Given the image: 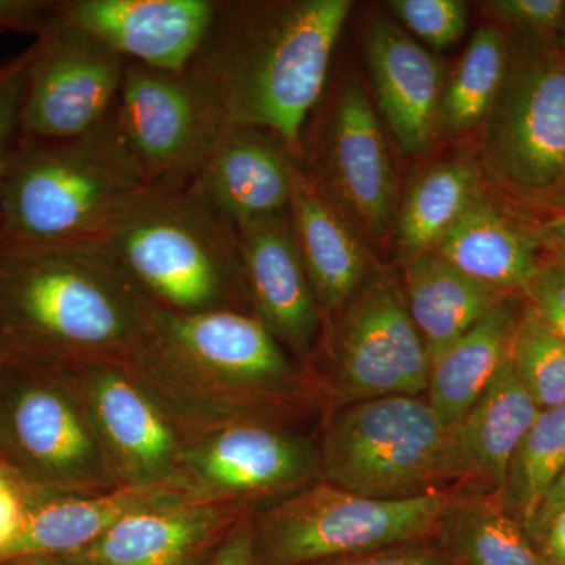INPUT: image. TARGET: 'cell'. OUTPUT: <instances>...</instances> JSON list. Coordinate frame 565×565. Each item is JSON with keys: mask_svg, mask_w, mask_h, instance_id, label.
<instances>
[{"mask_svg": "<svg viewBox=\"0 0 565 565\" xmlns=\"http://www.w3.org/2000/svg\"><path fill=\"white\" fill-rule=\"evenodd\" d=\"M373 243L394 237L399 188L384 125L356 79L334 93L311 132H303L297 163Z\"/></svg>", "mask_w": 565, "mask_h": 565, "instance_id": "8fae6325", "label": "cell"}, {"mask_svg": "<svg viewBox=\"0 0 565 565\" xmlns=\"http://www.w3.org/2000/svg\"><path fill=\"white\" fill-rule=\"evenodd\" d=\"M117 487H180L185 433L121 363L71 364Z\"/></svg>", "mask_w": 565, "mask_h": 565, "instance_id": "9a60e30c", "label": "cell"}, {"mask_svg": "<svg viewBox=\"0 0 565 565\" xmlns=\"http://www.w3.org/2000/svg\"><path fill=\"white\" fill-rule=\"evenodd\" d=\"M296 167L273 134L230 126L184 189L200 206L237 230L288 210Z\"/></svg>", "mask_w": 565, "mask_h": 565, "instance_id": "ac0fdd59", "label": "cell"}, {"mask_svg": "<svg viewBox=\"0 0 565 565\" xmlns=\"http://www.w3.org/2000/svg\"><path fill=\"white\" fill-rule=\"evenodd\" d=\"M184 501L193 500L173 484L117 487L95 494L40 493L29 505L20 533L0 552V561L71 555L128 516Z\"/></svg>", "mask_w": 565, "mask_h": 565, "instance_id": "44dd1931", "label": "cell"}, {"mask_svg": "<svg viewBox=\"0 0 565 565\" xmlns=\"http://www.w3.org/2000/svg\"><path fill=\"white\" fill-rule=\"evenodd\" d=\"M103 239L156 307L181 315L250 313L236 230L184 188L147 185Z\"/></svg>", "mask_w": 565, "mask_h": 565, "instance_id": "5b68a950", "label": "cell"}, {"mask_svg": "<svg viewBox=\"0 0 565 565\" xmlns=\"http://www.w3.org/2000/svg\"><path fill=\"white\" fill-rule=\"evenodd\" d=\"M57 2L52 0H0V36L7 33H32L39 36L46 28Z\"/></svg>", "mask_w": 565, "mask_h": 565, "instance_id": "74e56055", "label": "cell"}, {"mask_svg": "<svg viewBox=\"0 0 565 565\" xmlns=\"http://www.w3.org/2000/svg\"><path fill=\"white\" fill-rule=\"evenodd\" d=\"M253 511L255 509H247L241 514L203 565H258Z\"/></svg>", "mask_w": 565, "mask_h": 565, "instance_id": "f35d334b", "label": "cell"}, {"mask_svg": "<svg viewBox=\"0 0 565 565\" xmlns=\"http://www.w3.org/2000/svg\"><path fill=\"white\" fill-rule=\"evenodd\" d=\"M451 433L426 396H385L333 408L316 441L321 481L379 500L455 489Z\"/></svg>", "mask_w": 565, "mask_h": 565, "instance_id": "52a82bcc", "label": "cell"}, {"mask_svg": "<svg viewBox=\"0 0 565 565\" xmlns=\"http://www.w3.org/2000/svg\"><path fill=\"white\" fill-rule=\"evenodd\" d=\"M484 10L511 31L556 35L565 29L564 0H492Z\"/></svg>", "mask_w": 565, "mask_h": 565, "instance_id": "836d02e7", "label": "cell"}, {"mask_svg": "<svg viewBox=\"0 0 565 565\" xmlns=\"http://www.w3.org/2000/svg\"><path fill=\"white\" fill-rule=\"evenodd\" d=\"M537 236L544 259L565 266V212L537 223Z\"/></svg>", "mask_w": 565, "mask_h": 565, "instance_id": "60d3db41", "label": "cell"}, {"mask_svg": "<svg viewBox=\"0 0 565 565\" xmlns=\"http://www.w3.org/2000/svg\"><path fill=\"white\" fill-rule=\"evenodd\" d=\"M565 508V470L561 473L559 478L556 479L555 484L550 487L548 492L542 498L541 504H539L537 511L531 520L530 525L526 527V533L530 537H533L535 531L539 527L545 525L556 512Z\"/></svg>", "mask_w": 565, "mask_h": 565, "instance_id": "b9f144b4", "label": "cell"}, {"mask_svg": "<svg viewBox=\"0 0 565 565\" xmlns=\"http://www.w3.org/2000/svg\"><path fill=\"white\" fill-rule=\"evenodd\" d=\"M508 63L509 33L498 24L481 25L445 82L438 139L479 131L503 87Z\"/></svg>", "mask_w": 565, "mask_h": 565, "instance_id": "f1b7e54d", "label": "cell"}, {"mask_svg": "<svg viewBox=\"0 0 565 565\" xmlns=\"http://www.w3.org/2000/svg\"><path fill=\"white\" fill-rule=\"evenodd\" d=\"M121 364L185 435L237 423L297 426L326 403L313 370L245 311L181 315L154 305Z\"/></svg>", "mask_w": 565, "mask_h": 565, "instance_id": "6da1fadb", "label": "cell"}, {"mask_svg": "<svg viewBox=\"0 0 565 565\" xmlns=\"http://www.w3.org/2000/svg\"><path fill=\"white\" fill-rule=\"evenodd\" d=\"M509 359L541 411L565 405V340L553 333L526 303Z\"/></svg>", "mask_w": 565, "mask_h": 565, "instance_id": "4dcf8cb0", "label": "cell"}, {"mask_svg": "<svg viewBox=\"0 0 565 565\" xmlns=\"http://www.w3.org/2000/svg\"><path fill=\"white\" fill-rule=\"evenodd\" d=\"M217 0H62L55 14L126 61L185 71L210 28Z\"/></svg>", "mask_w": 565, "mask_h": 565, "instance_id": "e0dca14e", "label": "cell"}, {"mask_svg": "<svg viewBox=\"0 0 565 565\" xmlns=\"http://www.w3.org/2000/svg\"><path fill=\"white\" fill-rule=\"evenodd\" d=\"M40 490L32 489L0 460V552L20 533L29 505Z\"/></svg>", "mask_w": 565, "mask_h": 565, "instance_id": "8d00e7d4", "label": "cell"}, {"mask_svg": "<svg viewBox=\"0 0 565 565\" xmlns=\"http://www.w3.org/2000/svg\"><path fill=\"white\" fill-rule=\"evenodd\" d=\"M433 541L446 565H546L497 493L456 487Z\"/></svg>", "mask_w": 565, "mask_h": 565, "instance_id": "83f0119b", "label": "cell"}, {"mask_svg": "<svg viewBox=\"0 0 565 565\" xmlns=\"http://www.w3.org/2000/svg\"><path fill=\"white\" fill-rule=\"evenodd\" d=\"M332 318L319 377L330 411L377 397L426 396L429 353L396 275H371Z\"/></svg>", "mask_w": 565, "mask_h": 565, "instance_id": "30bf717a", "label": "cell"}, {"mask_svg": "<svg viewBox=\"0 0 565 565\" xmlns=\"http://www.w3.org/2000/svg\"><path fill=\"white\" fill-rule=\"evenodd\" d=\"M403 264L405 302L430 363L511 292L473 280L435 253Z\"/></svg>", "mask_w": 565, "mask_h": 565, "instance_id": "484cf974", "label": "cell"}, {"mask_svg": "<svg viewBox=\"0 0 565 565\" xmlns=\"http://www.w3.org/2000/svg\"><path fill=\"white\" fill-rule=\"evenodd\" d=\"M236 233L248 310L297 362L311 370L323 316L288 210L245 223Z\"/></svg>", "mask_w": 565, "mask_h": 565, "instance_id": "2e32d148", "label": "cell"}, {"mask_svg": "<svg viewBox=\"0 0 565 565\" xmlns=\"http://www.w3.org/2000/svg\"><path fill=\"white\" fill-rule=\"evenodd\" d=\"M388 9L407 31L437 51L455 46L467 32L468 3L462 0H392Z\"/></svg>", "mask_w": 565, "mask_h": 565, "instance_id": "1f68e13d", "label": "cell"}, {"mask_svg": "<svg viewBox=\"0 0 565 565\" xmlns=\"http://www.w3.org/2000/svg\"><path fill=\"white\" fill-rule=\"evenodd\" d=\"M0 565H70L62 557L47 555H31L10 557V559L0 561Z\"/></svg>", "mask_w": 565, "mask_h": 565, "instance_id": "7bdbcfd3", "label": "cell"}, {"mask_svg": "<svg viewBox=\"0 0 565 565\" xmlns=\"http://www.w3.org/2000/svg\"><path fill=\"white\" fill-rule=\"evenodd\" d=\"M523 297L534 315L565 340V266L544 259Z\"/></svg>", "mask_w": 565, "mask_h": 565, "instance_id": "e575fe53", "label": "cell"}, {"mask_svg": "<svg viewBox=\"0 0 565 565\" xmlns=\"http://www.w3.org/2000/svg\"><path fill=\"white\" fill-rule=\"evenodd\" d=\"M455 489L379 500L318 481L253 511L258 565H300L433 539Z\"/></svg>", "mask_w": 565, "mask_h": 565, "instance_id": "9c48e42d", "label": "cell"}, {"mask_svg": "<svg viewBox=\"0 0 565 565\" xmlns=\"http://www.w3.org/2000/svg\"><path fill=\"white\" fill-rule=\"evenodd\" d=\"M364 52L375 103L397 147L411 156L429 151L438 140L444 65L382 14L367 21Z\"/></svg>", "mask_w": 565, "mask_h": 565, "instance_id": "d6986e66", "label": "cell"}, {"mask_svg": "<svg viewBox=\"0 0 565 565\" xmlns=\"http://www.w3.org/2000/svg\"><path fill=\"white\" fill-rule=\"evenodd\" d=\"M351 0H218L188 71L230 126L263 129L302 156Z\"/></svg>", "mask_w": 565, "mask_h": 565, "instance_id": "7a4b0ae2", "label": "cell"}, {"mask_svg": "<svg viewBox=\"0 0 565 565\" xmlns=\"http://www.w3.org/2000/svg\"><path fill=\"white\" fill-rule=\"evenodd\" d=\"M531 541L537 546L546 565H565V508L539 527Z\"/></svg>", "mask_w": 565, "mask_h": 565, "instance_id": "ab89813d", "label": "cell"}, {"mask_svg": "<svg viewBox=\"0 0 565 565\" xmlns=\"http://www.w3.org/2000/svg\"><path fill=\"white\" fill-rule=\"evenodd\" d=\"M31 50L21 137L62 141L98 128L117 106L128 61L55 10Z\"/></svg>", "mask_w": 565, "mask_h": 565, "instance_id": "5bb4252c", "label": "cell"}, {"mask_svg": "<svg viewBox=\"0 0 565 565\" xmlns=\"http://www.w3.org/2000/svg\"><path fill=\"white\" fill-rule=\"evenodd\" d=\"M247 505L184 501L121 520L70 565H203Z\"/></svg>", "mask_w": 565, "mask_h": 565, "instance_id": "ffe728a7", "label": "cell"}, {"mask_svg": "<svg viewBox=\"0 0 565 565\" xmlns=\"http://www.w3.org/2000/svg\"><path fill=\"white\" fill-rule=\"evenodd\" d=\"M564 470L565 405H557L535 416L516 449L498 498L526 530L542 498Z\"/></svg>", "mask_w": 565, "mask_h": 565, "instance_id": "f546056e", "label": "cell"}, {"mask_svg": "<svg viewBox=\"0 0 565 565\" xmlns=\"http://www.w3.org/2000/svg\"><path fill=\"white\" fill-rule=\"evenodd\" d=\"M541 408L505 360L492 384L452 426L449 482L457 489L498 493L516 449Z\"/></svg>", "mask_w": 565, "mask_h": 565, "instance_id": "7402d4cb", "label": "cell"}, {"mask_svg": "<svg viewBox=\"0 0 565 565\" xmlns=\"http://www.w3.org/2000/svg\"><path fill=\"white\" fill-rule=\"evenodd\" d=\"M115 114L148 185L185 188L230 128L217 99L188 70L129 61Z\"/></svg>", "mask_w": 565, "mask_h": 565, "instance_id": "4fadbf2b", "label": "cell"}, {"mask_svg": "<svg viewBox=\"0 0 565 565\" xmlns=\"http://www.w3.org/2000/svg\"><path fill=\"white\" fill-rule=\"evenodd\" d=\"M487 191L475 152L449 156L426 167L405 192L397 211L394 239L401 263L434 252Z\"/></svg>", "mask_w": 565, "mask_h": 565, "instance_id": "4316f807", "label": "cell"}, {"mask_svg": "<svg viewBox=\"0 0 565 565\" xmlns=\"http://www.w3.org/2000/svg\"><path fill=\"white\" fill-rule=\"evenodd\" d=\"M147 185L115 109L77 139L20 137L0 199V244L102 239Z\"/></svg>", "mask_w": 565, "mask_h": 565, "instance_id": "277c9868", "label": "cell"}, {"mask_svg": "<svg viewBox=\"0 0 565 565\" xmlns=\"http://www.w3.org/2000/svg\"><path fill=\"white\" fill-rule=\"evenodd\" d=\"M433 253L473 280L511 294L525 292L544 263L537 225H527L494 202L490 189Z\"/></svg>", "mask_w": 565, "mask_h": 565, "instance_id": "cb8c5ba5", "label": "cell"}, {"mask_svg": "<svg viewBox=\"0 0 565 565\" xmlns=\"http://www.w3.org/2000/svg\"><path fill=\"white\" fill-rule=\"evenodd\" d=\"M300 565H446V561L433 539H427L375 552L327 557Z\"/></svg>", "mask_w": 565, "mask_h": 565, "instance_id": "d590c367", "label": "cell"}, {"mask_svg": "<svg viewBox=\"0 0 565 565\" xmlns=\"http://www.w3.org/2000/svg\"><path fill=\"white\" fill-rule=\"evenodd\" d=\"M525 303L523 294L505 297L430 363L426 399L448 426L467 415L511 355Z\"/></svg>", "mask_w": 565, "mask_h": 565, "instance_id": "d4e9b609", "label": "cell"}, {"mask_svg": "<svg viewBox=\"0 0 565 565\" xmlns=\"http://www.w3.org/2000/svg\"><path fill=\"white\" fill-rule=\"evenodd\" d=\"M476 161L509 202L565 212V41L509 33L503 87L479 128Z\"/></svg>", "mask_w": 565, "mask_h": 565, "instance_id": "8992f818", "label": "cell"}, {"mask_svg": "<svg viewBox=\"0 0 565 565\" xmlns=\"http://www.w3.org/2000/svg\"><path fill=\"white\" fill-rule=\"evenodd\" d=\"M0 460L44 493L117 489L71 366L0 360Z\"/></svg>", "mask_w": 565, "mask_h": 565, "instance_id": "ba28073f", "label": "cell"}, {"mask_svg": "<svg viewBox=\"0 0 565 565\" xmlns=\"http://www.w3.org/2000/svg\"><path fill=\"white\" fill-rule=\"evenodd\" d=\"M294 237L321 307L332 318L375 269L355 226L310 177L296 167L288 206Z\"/></svg>", "mask_w": 565, "mask_h": 565, "instance_id": "603a6c76", "label": "cell"}, {"mask_svg": "<svg viewBox=\"0 0 565 565\" xmlns=\"http://www.w3.org/2000/svg\"><path fill=\"white\" fill-rule=\"evenodd\" d=\"M154 303L104 239L0 244V360L122 363Z\"/></svg>", "mask_w": 565, "mask_h": 565, "instance_id": "3957f363", "label": "cell"}, {"mask_svg": "<svg viewBox=\"0 0 565 565\" xmlns=\"http://www.w3.org/2000/svg\"><path fill=\"white\" fill-rule=\"evenodd\" d=\"M318 481V444L297 426L237 423L185 435L180 487L193 501L258 509Z\"/></svg>", "mask_w": 565, "mask_h": 565, "instance_id": "7c38bea8", "label": "cell"}, {"mask_svg": "<svg viewBox=\"0 0 565 565\" xmlns=\"http://www.w3.org/2000/svg\"><path fill=\"white\" fill-rule=\"evenodd\" d=\"M32 50L22 52L13 61L0 66V199L7 173L21 137V110L28 88Z\"/></svg>", "mask_w": 565, "mask_h": 565, "instance_id": "d6a6232c", "label": "cell"}, {"mask_svg": "<svg viewBox=\"0 0 565 565\" xmlns=\"http://www.w3.org/2000/svg\"><path fill=\"white\" fill-rule=\"evenodd\" d=\"M564 32H565V29H564ZM564 41H565V36H564Z\"/></svg>", "mask_w": 565, "mask_h": 565, "instance_id": "ee69618b", "label": "cell"}]
</instances>
